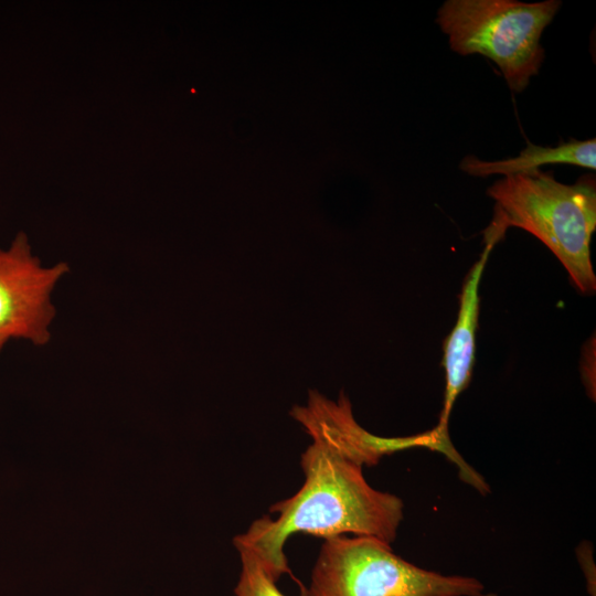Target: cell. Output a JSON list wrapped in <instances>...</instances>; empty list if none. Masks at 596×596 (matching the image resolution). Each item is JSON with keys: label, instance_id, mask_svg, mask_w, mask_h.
<instances>
[{"label": "cell", "instance_id": "1", "mask_svg": "<svg viewBox=\"0 0 596 596\" xmlns=\"http://www.w3.org/2000/svg\"><path fill=\"white\" fill-rule=\"evenodd\" d=\"M300 465L305 473L302 487L270 507L278 518L255 520L244 534L234 538V545L254 551L276 582L290 574L284 545L294 533L324 540L352 533L389 544L395 540L403 502L372 488L361 465L319 440L302 453Z\"/></svg>", "mask_w": 596, "mask_h": 596}, {"label": "cell", "instance_id": "2", "mask_svg": "<svg viewBox=\"0 0 596 596\" xmlns=\"http://www.w3.org/2000/svg\"><path fill=\"white\" fill-rule=\"evenodd\" d=\"M493 217L485 243L494 244L509 227H519L539 238L567 270L585 295L596 290L590 259L596 228V183L590 174L574 184L558 182L552 171L534 170L504 177L488 188Z\"/></svg>", "mask_w": 596, "mask_h": 596}, {"label": "cell", "instance_id": "3", "mask_svg": "<svg viewBox=\"0 0 596 596\" xmlns=\"http://www.w3.org/2000/svg\"><path fill=\"white\" fill-rule=\"evenodd\" d=\"M560 7L557 0H447L436 22L453 51L490 58L509 87L520 93L539 73L544 58L541 35Z\"/></svg>", "mask_w": 596, "mask_h": 596}, {"label": "cell", "instance_id": "4", "mask_svg": "<svg viewBox=\"0 0 596 596\" xmlns=\"http://www.w3.org/2000/svg\"><path fill=\"white\" fill-rule=\"evenodd\" d=\"M473 577L421 568L371 538L326 539L302 596H481Z\"/></svg>", "mask_w": 596, "mask_h": 596}, {"label": "cell", "instance_id": "5", "mask_svg": "<svg viewBox=\"0 0 596 596\" xmlns=\"http://www.w3.org/2000/svg\"><path fill=\"white\" fill-rule=\"evenodd\" d=\"M70 272L66 262L44 265L24 233L0 248V337L49 344L56 318L53 295Z\"/></svg>", "mask_w": 596, "mask_h": 596}, {"label": "cell", "instance_id": "6", "mask_svg": "<svg viewBox=\"0 0 596 596\" xmlns=\"http://www.w3.org/2000/svg\"><path fill=\"white\" fill-rule=\"evenodd\" d=\"M290 415L298 421L313 440L322 441L361 465L373 466L382 456L397 450L422 447V435L398 438L375 436L354 419L345 395L332 402L310 391L306 406L292 407Z\"/></svg>", "mask_w": 596, "mask_h": 596}, {"label": "cell", "instance_id": "7", "mask_svg": "<svg viewBox=\"0 0 596 596\" xmlns=\"http://www.w3.org/2000/svg\"><path fill=\"white\" fill-rule=\"evenodd\" d=\"M492 245L486 247L469 270L459 298V311L455 327L444 343L443 366L446 374L444 406L433 435L446 455L456 450L448 436V419L457 396L468 386L475 363L476 336L479 317V284Z\"/></svg>", "mask_w": 596, "mask_h": 596}, {"label": "cell", "instance_id": "8", "mask_svg": "<svg viewBox=\"0 0 596 596\" xmlns=\"http://www.w3.org/2000/svg\"><path fill=\"white\" fill-rule=\"evenodd\" d=\"M544 164H572L590 170L596 168V139L561 142L556 147H543L528 142L518 157L498 161H482L466 156L459 167L475 177L503 174L504 177L539 170Z\"/></svg>", "mask_w": 596, "mask_h": 596}, {"label": "cell", "instance_id": "9", "mask_svg": "<svg viewBox=\"0 0 596 596\" xmlns=\"http://www.w3.org/2000/svg\"><path fill=\"white\" fill-rule=\"evenodd\" d=\"M241 556V574L235 596H286L277 587L276 581L267 573L254 551L235 545Z\"/></svg>", "mask_w": 596, "mask_h": 596}, {"label": "cell", "instance_id": "10", "mask_svg": "<svg viewBox=\"0 0 596 596\" xmlns=\"http://www.w3.org/2000/svg\"><path fill=\"white\" fill-rule=\"evenodd\" d=\"M8 341L3 338L0 337V352L2 350V348L4 347V344L7 343Z\"/></svg>", "mask_w": 596, "mask_h": 596}]
</instances>
